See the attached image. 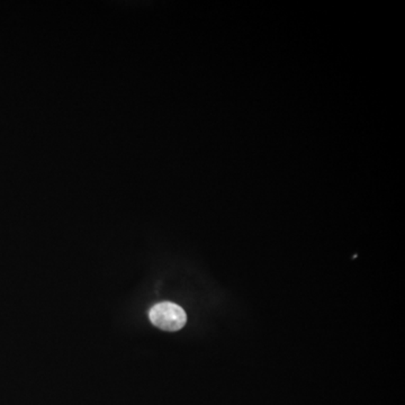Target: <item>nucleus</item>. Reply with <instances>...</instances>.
<instances>
[{
  "label": "nucleus",
  "instance_id": "nucleus-1",
  "mask_svg": "<svg viewBox=\"0 0 405 405\" xmlns=\"http://www.w3.org/2000/svg\"><path fill=\"white\" fill-rule=\"evenodd\" d=\"M152 324L163 331H178L184 328L187 315L183 307L171 302H161L151 307L149 312Z\"/></svg>",
  "mask_w": 405,
  "mask_h": 405
}]
</instances>
